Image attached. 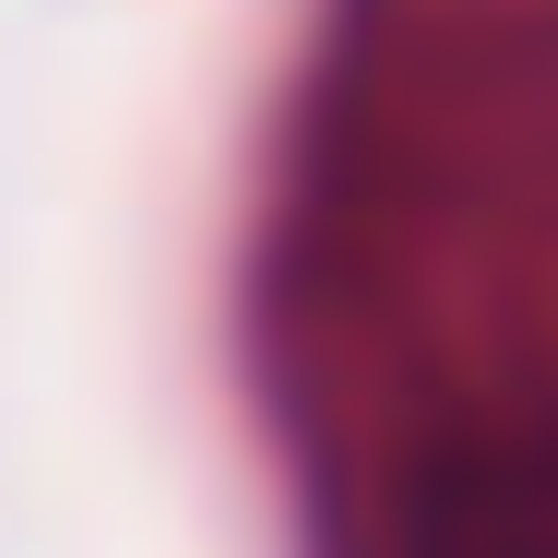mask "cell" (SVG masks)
<instances>
[{"instance_id":"6da1fadb","label":"cell","mask_w":558,"mask_h":558,"mask_svg":"<svg viewBox=\"0 0 558 558\" xmlns=\"http://www.w3.org/2000/svg\"><path fill=\"white\" fill-rule=\"evenodd\" d=\"M404 558H558V428L463 440L416 487Z\"/></svg>"}]
</instances>
